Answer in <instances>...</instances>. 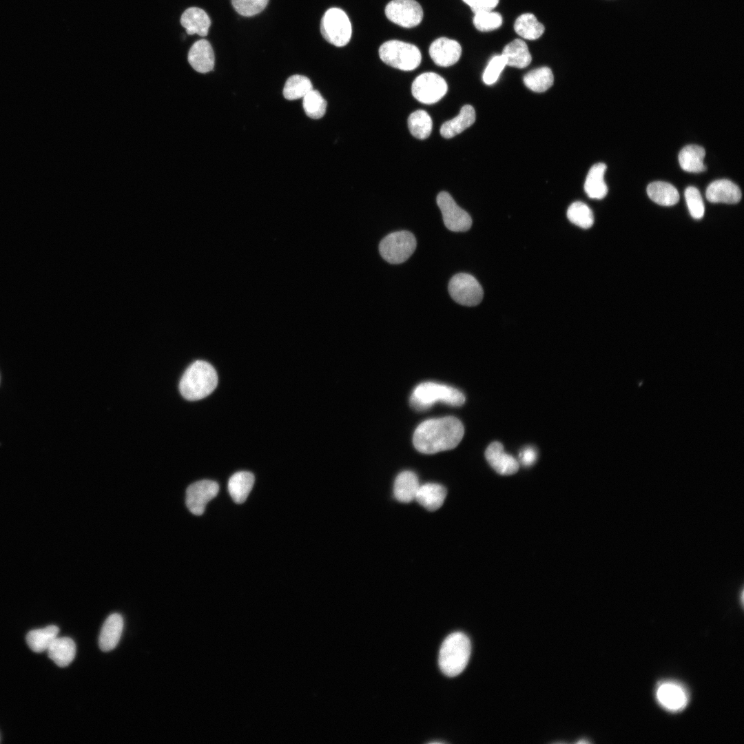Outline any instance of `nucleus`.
I'll return each instance as SVG.
<instances>
[{
	"mask_svg": "<svg viewBox=\"0 0 744 744\" xmlns=\"http://www.w3.org/2000/svg\"><path fill=\"white\" fill-rule=\"evenodd\" d=\"M462 423L453 416L425 420L413 437L415 448L424 454H434L456 447L464 436Z\"/></svg>",
	"mask_w": 744,
	"mask_h": 744,
	"instance_id": "f257e3e1",
	"label": "nucleus"
},
{
	"mask_svg": "<svg viewBox=\"0 0 744 744\" xmlns=\"http://www.w3.org/2000/svg\"><path fill=\"white\" fill-rule=\"evenodd\" d=\"M218 375L213 366L204 360H196L184 372L179 382V390L186 400L203 399L216 389Z\"/></svg>",
	"mask_w": 744,
	"mask_h": 744,
	"instance_id": "f03ea898",
	"label": "nucleus"
},
{
	"mask_svg": "<svg viewBox=\"0 0 744 744\" xmlns=\"http://www.w3.org/2000/svg\"><path fill=\"white\" fill-rule=\"evenodd\" d=\"M471 651L470 639L464 633H451L440 648L438 659L440 670L448 676L459 674L468 664Z\"/></svg>",
	"mask_w": 744,
	"mask_h": 744,
	"instance_id": "7ed1b4c3",
	"label": "nucleus"
},
{
	"mask_svg": "<svg viewBox=\"0 0 744 744\" xmlns=\"http://www.w3.org/2000/svg\"><path fill=\"white\" fill-rule=\"evenodd\" d=\"M465 400L464 395L454 387L426 382L420 384L414 389L410 397V404L417 411H424L438 402L453 406H459L464 403Z\"/></svg>",
	"mask_w": 744,
	"mask_h": 744,
	"instance_id": "20e7f679",
	"label": "nucleus"
},
{
	"mask_svg": "<svg viewBox=\"0 0 744 744\" xmlns=\"http://www.w3.org/2000/svg\"><path fill=\"white\" fill-rule=\"evenodd\" d=\"M378 52L384 63L403 71L415 70L422 61V54L416 45L399 40L383 43Z\"/></svg>",
	"mask_w": 744,
	"mask_h": 744,
	"instance_id": "39448f33",
	"label": "nucleus"
},
{
	"mask_svg": "<svg viewBox=\"0 0 744 744\" xmlns=\"http://www.w3.org/2000/svg\"><path fill=\"white\" fill-rule=\"evenodd\" d=\"M320 32L329 43L343 47L352 36V25L347 13L339 8H331L322 17Z\"/></svg>",
	"mask_w": 744,
	"mask_h": 744,
	"instance_id": "423d86ee",
	"label": "nucleus"
},
{
	"mask_svg": "<svg viewBox=\"0 0 744 744\" xmlns=\"http://www.w3.org/2000/svg\"><path fill=\"white\" fill-rule=\"evenodd\" d=\"M417 241L408 231H398L386 236L380 242L379 251L384 260L391 264L405 262L414 252Z\"/></svg>",
	"mask_w": 744,
	"mask_h": 744,
	"instance_id": "0eeeda50",
	"label": "nucleus"
},
{
	"mask_svg": "<svg viewBox=\"0 0 744 744\" xmlns=\"http://www.w3.org/2000/svg\"><path fill=\"white\" fill-rule=\"evenodd\" d=\"M451 298L458 304L473 307L479 304L484 291L478 281L473 276L459 273L453 276L448 287Z\"/></svg>",
	"mask_w": 744,
	"mask_h": 744,
	"instance_id": "6e6552de",
	"label": "nucleus"
},
{
	"mask_svg": "<svg viewBox=\"0 0 744 744\" xmlns=\"http://www.w3.org/2000/svg\"><path fill=\"white\" fill-rule=\"evenodd\" d=\"M448 85L443 77L432 72H424L417 76L411 85L413 96L420 103L433 104L447 92Z\"/></svg>",
	"mask_w": 744,
	"mask_h": 744,
	"instance_id": "1a4fd4ad",
	"label": "nucleus"
},
{
	"mask_svg": "<svg viewBox=\"0 0 744 744\" xmlns=\"http://www.w3.org/2000/svg\"><path fill=\"white\" fill-rule=\"evenodd\" d=\"M384 12L390 21L406 28L418 25L424 17L422 8L415 0H391Z\"/></svg>",
	"mask_w": 744,
	"mask_h": 744,
	"instance_id": "9d476101",
	"label": "nucleus"
},
{
	"mask_svg": "<svg viewBox=\"0 0 744 744\" xmlns=\"http://www.w3.org/2000/svg\"><path fill=\"white\" fill-rule=\"evenodd\" d=\"M437 204L442 214L445 227L455 232L466 231L472 225L470 215L457 205L453 197L446 192H441L437 196Z\"/></svg>",
	"mask_w": 744,
	"mask_h": 744,
	"instance_id": "9b49d317",
	"label": "nucleus"
},
{
	"mask_svg": "<svg viewBox=\"0 0 744 744\" xmlns=\"http://www.w3.org/2000/svg\"><path fill=\"white\" fill-rule=\"evenodd\" d=\"M219 486L217 482L203 479L189 485L186 490V505L189 511L196 515H201L207 504L218 494Z\"/></svg>",
	"mask_w": 744,
	"mask_h": 744,
	"instance_id": "f8f14e48",
	"label": "nucleus"
},
{
	"mask_svg": "<svg viewBox=\"0 0 744 744\" xmlns=\"http://www.w3.org/2000/svg\"><path fill=\"white\" fill-rule=\"evenodd\" d=\"M428 52L436 65L448 67L459 61L462 54V47L454 39L440 37L431 43Z\"/></svg>",
	"mask_w": 744,
	"mask_h": 744,
	"instance_id": "ddd939ff",
	"label": "nucleus"
},
{
	"mask_svg": "<svg viewBox=\"0 0 744 744\" xmlns=\"http://www.w3.org/2000/svg\"><path fill=\"white\" fill-rule=\"evenodd\" d=\"M485 457L490 466L500 475H513L519 469V462L506 453L503 445L499 442H493L488 445L485 451Z\"/></svg>",
	"mask_w": 744,
	"mask_h": 744,
	"instance_id": "4468645a",
	"label": "nucleus"
},
{
	"mask_svg": "<svg viewBox=\"0 0 744 744\" xmlns=\"http://www.w3.org/2000/svg\"><path fill=\"white\" fill-rule=\"evenodd\" d=\"M187 60L190 65L196 72L207 73L214 69L215 56L210 43L205 39H200L191 46Z\"/></svg>",
	"mask_w": 744,
	"mask_h": 744,
	"instance_id": "2eb2a0df",
	"label": "nucleus"
},
{
	"mask_svg": "<svg viewBox=\"0 0 744 744\" xmlns=\"http://www.w3.org/2000/svg\"><path fill=\"white\" fill-rule=\"evenodd\" d=\"M705 193L707 200L711 203L734 204L741 198L738 186L727 179L713 181L708 185Z\"/></svg>",
	"mask_w": 744,
	"mask_h": 744,
	"instance_id": "dca6fc26",
	"label": "nucleus"
},
{
	"mask_svg": "<svg viewBox=\"0 0 744 744\" xmlns=\"http://www.w3.org/2000/svg\"><path fill=\"white\" fill-rule=\"evenodd\" d=\"M657 698L665 708L670 711L681 710L688 703V695L685 690L672 682L661 684L657 690Z\"/></svg>",
	"mask_w": 744,
	"mask_h": 744,
	"instance_id": "f3484780",
	"label": "nucleus"
},
{
	"mask_svg": "<svg viewBox=\"0 0 744 744\" xmlns=\"http://www.w3.org/2000/svg\"><path fill=\"white\" fill-rule=\"evenodd\" d=\"M180 22L189 35H207L211 20L207 12L198 7H190L182 14Z\"/></svg>",
	"mask_w": 744,
	"mask_h": 744,
	"instance_id": "a211bd4d",
	"label": "nucleus"
},
{
	"mask_svg": "<svg viewBox=\"0 0 744 744\" xmlns=\"http://www.w3.org/2000/svg\"><path fill=\"white\" fill-rule=\"evenodd\" d=\"M123 628L121 614L113 613L104 622L99 635V643L102 651L113 650L118 643Z\"/></svg>",
	"mask_w": 744,
	"mask_h": 744,
	"instance_id": "6ab92c4d",
	"label": "nucleus"
},
{
	"mask_svg": "<svg viewBox=\"0 0 744 744\" xmlns=\"http://www.w3.org/2000/svg\"><path fill=\"white\" fill-rule=\"evenodd\" d=\"M446 493V489L442 485L426 483L420 486L415 499L426 510L435 511L442 506Z\"/></svg>",
	"mask_w": 744,
	"mask_h": 744,
	"instance_id": "aec40b11",
	"label": "nucleus"
},
{
	"mask_svg": "<svg viewBox=\"0 0 744 744\" xmlns=\"http://www.w3.org/2000/svg\"><path fill=\"white\" fill-rule=\"evenodd\" d=\"M475 121L474 107L471 105H465L461 108L458 115L442 125L440 134L446 138H453L468 128Z\"/></svg>",
	"mask_w": 744,
	"mask_h": 744,
	"instance_id": "412c9836",
	"label": "nucleus"
},
{
	"mask_svg": "<svg viewBox=\"0 0 744 744\" xmlns=\"http://www.w3.org/2000/svg\"><path fill=\"white\" fill-rule=\"evenodd\" d=\"M420 486L419 479L415 473L411 471H402L395 479L394 496L400 502H411L415 499Z\"/></svg>",
	"mask_w": 744,
	"mask_h": 744,
	"instance_id": "4be33fe9",
	"label": "nucleus"
},
{
	"mask_svg": "<svg viewBox=\"0 0 744 744\" xmlns=\"http://www.w3.org/2000/svg\"><path fill=\"white\" fill-rule=\"evenodd\" d=\"M501 55L506 65L517 68L527 67L532 60L526 43L520 39H515L506 45Z\"/></svg>",
	"mask_w": 744,
	"mask_h": 744,
	"instance_id": "5701e85b",
	"label": "nucleus"
},
{
	"mask_svg": "<svg viewBox=\"0 0 744 744\" xmlns=\"http://www.w3.org/2000/svg\"><path fill=\"white\" fill-rule=\"evenodd\" d=\"M607 166L603 163H596L588 171L584 183V190L588 197L593 199H602L608 193V187L604 180V174Z\"/></svg>",
	"mask_w": 744,
	"mask_h": 744,
	"instance_id": "b1692460",
	"label": "nucleus"
},
{
	"mask_svg": "<svg viewBox=\"0 0 744 744\" xmlns=\"http://www.w3.org/2000/svg\"><path fill=\"white\" fill-rule=\"evenodd\" d=\"M47 651L49 658L58 666L66 667L75 657L76 645L69 637H56Z\"/></svg>",
	"mask_w": 744,
	"mask_h": 744,
	"instance_id": "393cba45",
	"label": "nucleus"
},
{
	"mask_svg": "<svg viewBox=\"0 0 744 744\" xmlns=\"http://www.w3.org/2000/svg\"><path fill=\"white\" fill-rule=\"evenodd\" d=\"M705 152L703 147L696 145H689L680 151L679 162L681 167L686 172L699 173L706 169L703 163Z\"/></svg>",
	"mask_w": 744,
	"mask_h": 744,
	"instance_id": "a878e982",
	"label": "nucleus"
},
{
	"mask_svg": "<svg viewBox=\"0 0 744 744\" xmlns=\"http://www.w3.org/2000/svg\"><path fill=\"white\" fill-rule=\"evenodd\" d=\"M254 484V476L251 473L240 471L234 473L228 482V490L234 502L243 503L251 490Z\"/></svg>",
	"mask_w": 744,
	"mask_h": 744,
	"instance_id": "bb28decb",
	"label": "nucleus"
},
{
	"mask_svg": "<svg viewBox=\"0 0 744 744\" xmlns=\"http://www.w3.org/2000/svg\"><path fill=\"white\" fill-rule=\"evenodd\" d=\"M647 194L654 203L663 206H672L679 200L677 189L670 183L654 181L647 187Z\"/></svg>",
	"mask_w": 744,
	"mask_h": 744,
	"instance_id": "cd10ccee",
	"label": "nucleus"
},
{
	"mask_svg": "<svg viewBox=\"0 0 744 744\" xmlns=\"http://www.w3.org/2000/svg\"><path fill=\"white\" fill-rule=\"evenodd\" d=\"M59 631V628L54 625L32 630L27 634L26 642L32 651L42 652L48 649L57 637Z\"/></svg>",
	"mask_w": 744,
	"mask_h": 744,
	"instance_id": "c85d7f7f",
	"label": "nucleus"
},
{
	"mask_svg": "<svg viewBox=\"0 0 744 744\" xmlns=\"http://www.w3.org/2000/svg\"><path fill=\"white\" fill-rule=\"evenodd\" d=\"M514 30L521 37L535 40L544 33L545 28L532 13H524L519 16L515 21Z\"/></svg>",
	"mask_w": 744,
	"mask_h": 744,
	"instance_id": "c756f323",
	"label": "nucleus"
},
{
	"mask_svg": "<svg viewBox=\"0 0 744 744\" xmlns=\"http://www.w3.org/2000/svg\"><path fill=\"white\" fill-rule=\"evenodd\" d=\"M523 80L524 85L530 90L544 92L553 85L554 76L550 68L541 67L526 74Z\"/></svg>",
	"mask_w": 744,
	"mask_h": 744,
	"instance_id": "7c9ffc66",
	"label": "nucleus"
},
{
	"mask_svg": "<svg viewBox=\"0 0 744 744\" xmlns=\"http://www.w3.org/2000/svg\"><path fill=\"white\" fill-rule=\"evenodd\" d=\"M408 127L411 134L418 139H425L432 131L433 122L430 115L424 110H418L408 118Z\"/></svg>",
	"mask_w": 744,
	"mask_h": 744,
	"instance_id": "2f4dec72",
	"label": "nucleus"
},
{
	"mask_svg": "<svg viewBox=\"0 0 744 744\" xmlns=\"http://www.w3.org/2000/svg\"><path fill=\"white\" fill-rule=\"evenodd\" d=\"M311 90L313 85L309 78L295 74L287 80L283 88V95L287 100H296L303 98Z\"/></svg>",
	"mask_w": 744,
	"mask_h": 744,
	"instance_id": "473e14b6",
	"label": "nucleus"
},
{
	"mask_svg": "<svg viewBox=\"0 0 744 744\" xmlns=\"http://www.w3.org/2000/svg\"><path fill=\"white\" fill-rule=\"evenodd\" d=\"M567 217L572 223L583 229H588L594 223L592 210L586 203L580 201L575 202L569 206Z\"/></svg>",
	"mask_w": 744,
	"mask_h": 744,
	"instance_id": "72a5a7b5",
	"label": "nucleus"
},
{
	"mask_svg": "<svg viewBox=\"0 0 744 744\" xmlns=\"http://www.w3.org/2000/svg\"><path fill=\"white\" fill-rule=\"evenodd\" d=\"M302 105L306 114L313 119L322 118L326 112L325 99L318 90L313 89L302 98Z\"/></svg>",
	"mask_w": 744,
	"mask_h": 744,
	"instance_id": "f704fd0d",
	"label": "nucleus"
},
{
	"mask_svg": "<svg viewBox=\"0 0 744 744\" xmlns=\"http://www.w3.org/2000/svg\"><path fill=\"white\" fill-rule=\"evenodd\" d=\"M473 24L481 32H488L499 28L502 24V17L492 10L479 11L474 13Z\"/></svg>",
	"mask_w": 744,
	"mask_h": 744,
	"instance_id": "c9c22d12",
	"label": "nucleus"
},
{
	"mask_svg": "<svg viewBox=\"0 0 744 744\" xmlns=\"http://www.w3.org/2000/svg\"><path fill=\"white\" fill-rule=\"evenodd\" d=\"M686 203L692 218L701 219L705 212L702 196L699 189L694 187H688L685 190Z\"/></svg>",
	"mask_w": 744,
	"mask_h": 744,
	"instance_id": "e433bc0d",
	"label": "nucleus"
},
{
	"mask_svg": "<svg viewBox=\"0 0 744 744\" xmlns=\"http://www.w3.org/2000/svg\"><path fill=\"white\" fill-rule=\"evenodd\" d=\"M269 0H231L234 10L244 17H252L261 12Z\"/></svg>",
	"mask_w": 744,
	"mask_h": 744,
	"instance_id": "4c0bfd02",
	"label": "nucleus"
},
{
	"mask_svg": "<svg viewBox=\"0 0 744 744\" xmlns=\"http://www.w3.org/2000/svg\"><path fill=\"white\" fill-rule=\"evenodd\" d=\"M506 65L502 55L494 56L489 61L483 73L482 79L484 83L486 85L495 83Z\"/></svg>",
	"mask_w": 744,
	"mask_h": 744,
	"instance_id": "58836bf2",
	"label": "nucleus"
},
{
	"mask_svg": "<svg viewBox=\"0 0 744 744\" xmlns=\"http://www.w3.org/2000/svg\"><path fill=\"white\" fill-rule=\"evenodd\" d=\"M473 12L488 11L494 9L498 4L499 0H462Z\"/></svg>",
	"mask_w": 744,
	"mask_h": 744,
	"instance_id": "ea45409f",
	"label": "nucleus"
},
{
	"mask_svg": "<svg viewBox=\"0 0 744 744\" xmlns=\"http://www.w3.org/2000/svg\"><path fill=\"white\" fill-rule=\"evenodd\" d=\"M519 461L524 466H530L535 464L537 458V453L533 446H526L522 448L519 454Z\"/></svg>",
	"mask_w": 744,
	"mask_h": 744,
	"instance_id": "a19ab883",
	"label": "nucleus"
},
{
	"mask_svg": "<svg viewBox=\"0 0 744 744\" xmlns=\"http://www.w3.org/2000/svg\"><path fill=\"white\" fill-rule=\"evenodd\" d=\"M589 743V741H586V740H581V741H578L577 742V743Z\"/></svg>",
	"mask_w": 744,
	"mask_h": 744,
	"instance_id": "79ce46f5",
	"label": "nucleus"
}]
</instances>
